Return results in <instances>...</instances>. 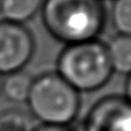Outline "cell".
<instances>
[{"instance_id": "cell-11", "label": "cell", "mask_w": 131, "mask_h": 131, "mask_svg": "<svg viewBox=\"0 0 131 131\" xmlns=\"http://www.w3.org/2000/svg\"><path fill=\"white\" fill-rule=\"evenodd\" d=\"M34 131H83L82 128H75L72 125H45L39 124L35 127Z\"/></svg>"}, {"instance_id": "cell-7", "label": "cell", "mask_w": 131, "mask_h": 131, "mask_svg": "<svg viewBox=\"0 0 131 131\" xmlns=\"http://www.w3.org/2000/svg\"><path fill=\"white\" fill-rule=\"evenodd\" d=\"M44 0H0V18L25 24L43 7Z\"/></svg>"}, {"instance_id": "cell-8", "label": "cell", "mask_w": 131, "mask_h": 131, "mask_svg": "<svg viewBox=\"0 0 131 131\" xmlns=\"http://www.w3.org/2000/svg\"><path fill=\"white\" fill-rule=\"evenodd\" d=\"M32 82L34 77L23 70L13 72L5 76V78L1 81L0 92L10 102L24 104L29 98Z\"/></svg>"}, {"instance_id": "cell-1", "label": "cell", "mask_w": 131, "mask_h": 131, "mask_svg": "<svg viewBox=\"0 0 131 131\" xmlns=\"http://www.w3.org/2000/svg\"><path fill=\"white\" fill-rule=\"evenodd\" d=\"M39 14L47 34L63 45L99 39L108 22L102 0H44Z\"/></svg>"}, {"instance_id": "cell-3", "label": "cell", "mask_w": 131, "mask_h": 131, "mask_svg": "<svg viewBox=\"0 0 131 131\" xmlns=\"http://www.w3.org/2000/svg\"><path fill=\"white\" fill-rule=\"evenodd\" d=\"M30 115L45 125H72L81 111V93L57 71L34 78L27 102Z\"/></svg>"}, {"instance_id": "cell-4", "label": "cell", "mask_w": 131, "mask_h": 131, "mask_svg": "<svg viewBox=\"0 0 131 131\" xmlns=\"http://www.w3.org/2000/svg\"><path fill=\"white\" fill-rule=\"evenodd\" d=\"M35 52V36L27 25L0 18V76L23 70Z\"/></svg>"}, {"instance_id": "cell-6", "label": "cell", "mask_w": 131, "mask_h": 131, "mask_svg": "<svg viewBox=\"0 0 131 131\" xmlns=\"http://www.w3.org/2000/svg\"><path fill=\"white\" fill-rule=\"evenodd\" d=\"M106 48L113 71L129 76L131 74V36L116 34L106 43Z\"/></svg>"}, {"instance_id": "cell-14", "label": "cell", "mask_w": 131, "mask_h": 131, "mask_svg": "<svg viewBox=\"0 0 131 131\" xmlns=\"http://www.w3.org/2000/svg\"><path fill=\"white\" fill-rule=\"evenodd\" d=\"M104 2H106V1H113V0H102Z\"/></svg>"}, {"instance_id": "cell-12", "label": "cell", "mask_w": 131, "mask_h": 131, "mask_svg": "<svg viewBox=\"0 0 131 131\" xmlns=\"http://www.w3.org/2000/svg\"><path fill=\"white\" fill-rule=\"evenodd\" d=\"M123 95L131 102V74L129 76H127V81H125V86H124V94Z\"/></svg>"}, {"instance_id": "cell-9", "label": "cell", "mask_w": 131, "mask_h": 131, "mask_svg": "<svg viewBox=\"0 0 131 131\" xmlns=\"http://www.w3.org/2000/svg\"><path fill=\"white\" fill-rule=\"evenodd\" d=\"M108 20L118 35L131 36V0H113Z\"/></svg>"}, {"instance_id": "cell-5", "label": "cell", "mask_w": 131, "mask_h": 131, "mask_svg": "<svg viewBox=\"0 0 131 131\" xmlns=\"http://www.w3.org/2000/svg\"><path fill=\"white\" fill-rule=\"evenodd\" d=\"M83 131H131V102L124 95L99 99L88 112Z\"/></svg>"}, {"instance_id": "cell-13", "label": "cell", "mask_w": 131, "mask_h": 131, "mask_svg": "<svg viewBox=\"0 0 131 131\" xmlns=\"http://www.w3.org/2000/svg\"><path fill=\"white\" fill-rule=\"evenodd\" d=\"M1 81H2V78H1V76H0V89H1Z\"/></svg>"}, {"instance_id": "cell-10", "label": "cell", "mask_w": 131, "mask_h": 131, "mask_svg": "<svg viewBox=\"0 0 131 131\" xmlns=\"http://www.w3.org/2000/svg\"><path fill=\"white\" fill-rule=\"evenodd\" d=\"M35 127L27 113L20 109H7L0 113V131H34Z\"/></svg>"}, {"instance_id": "cell-2", "label": "cell", "mask_w": 131, "mask_h": 131, "mask_svg": "<svg viewBox=\"0 0 131 131\" xmlns=\"http://www.w3.org/2000/svg\"><path fill=\"white\" fill-rule=\"evenodd\" d=\"M57 72L79 93L102 89L114 74L106 43L94 39L64 45L57 60Z\"/></svg>"}]
</instances>
